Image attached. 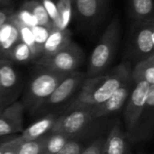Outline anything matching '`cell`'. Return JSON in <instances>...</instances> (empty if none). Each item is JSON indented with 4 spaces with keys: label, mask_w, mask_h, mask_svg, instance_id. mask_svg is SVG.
Returning <instances> with one entry per match:
<instances>
[{
    "label": "cell",
    "mask_w": 154,
    "mask_h": 154,
    "mask_svg": "<svg viewBox=\"0 0 154 154\" xmlns=\"http://www.w3.org/2000/svg\"><path fill=\"white\" fill-rule=\"evenodd\" d=\"M107 134H102L99 137H97L88 148H86L81 152V154H102L103 147H104Z\"/></svg>",
    "instance_id": "obj_26"
},
{
    "label": "cell",
    "mask_w": 154,
    "mask_h": 154,
    "mask_svg": "<svg viewBox=\"0 0 154 154\" xmlns=\"http://www.w3.org/2000/svg\"><path fill=\"white\" fill-rule=\"evenodd\" d=\"M131 79L134 82L146 81L154 85V54L136 62L131 70Z\"/></svg>",
    "instance_id": "obj_20"
},
{
    "label": "cell",
    "mask_w": 154,
    "mask_h": 154,
    "mask_svg": "<svg viewBox=\"0 0 154 154\" xmlns=\"http://www.w3.org/2000/svg\"><path fill=\"white\" fill-rule=\"evenodd\" d=\"M153 0H129V14L135 22L153 19Z\"/></svg>",
    "instance_id": "obj_21"
},
{
    "label": "cell",
    "mask_w": 154,
    "mask_h": 154,
    "mask_svg": "<svg viewBox=\"0 0 154 154\" xmlns=\"http://www.w3.org/2000/svg\"><path fill=\"white\" fill-rule=\"evenodd\" d=\"M150 85L146 81L134 82V88L126 101L124 109V122L125 133L131 130L141 115L150 91Z\"/></svg>",
    "instance_id": "obj_10"
},
{
    "label": "cell",
    "mask_w": 154,
    "mask_h": 154,
    "mask_svg": "<svg viewBox=\"0 0 154 154\" xmlns=\"http://www.w3.org/2000/svg\"><path fill=\"white\" fill-rule=\"evenodd\" d=\"M116 121L109 119V117L95 119L86 128L69 137L57 154H81L97 137L107 134Z\"/></svg>",
    "instance_id": "obj_7"
},
{
    "label": "cell",
    "mask_w": 154,
    "mask_h": 154,
    "mask_svg": "<svg viewBox=\"0 0 154 154\" xmlns=\"http://www.w3.org/2000/svg\"><path fill=\"white\" fill-rule=\"evenodd\" d=\"M60 115V114H49L39 117L40 119L22 131L20 137L25 140H34L46 136L52 131Z\"/></svg>",
    "instance_id": "obj_17"
},
{
    "label": "cell",
    "mask_w": 154,
    "mask_h": 154,
    "mask_svg": "<svg viewBox=\"0 0 154 154\" xmlns=\"http://www.w3.org/2000/svg\"><path fill=\"white\" fill-rule=\"evenodd\" d=\"M102 154H129V141L118 121H116L106 135Z\"/></svg>",
    "instance_id": "obj_16"
},
{
    "label": "cell",
    "mask_w": 154,
    "mask_h": 154,
    "mask_svg": "<svg viewBox=\"0 0 154 154\" xmlns=\"http://www.w3.org/2000/svg\"><path fill=\"white\" fill-rule=\"evenodd\" d=\"M46 136L34 140H25L20 136L15 137L16 154H41Z\"/></svg>",
    "instance_id": "obj_25"
},
{
    "label": "cell",
    "mask_w": 154,
    "mask_h": 154,
    "mask_svg": "<svg viewBox=\"0 0 154 154\" xmlns=\"http://www.w3.org/2000/svg\"><path fill=\"white\" fill-rule=\"evenodd\" d=\"M33 59H36L34 51L22 40L10 51L5 58V60L16 63H26L32 60Z\"/></svg>",
    "instance_id": "obj_23"
},
{
    "label": "cell",
    "mask_w": 154,
    "mask_h": 154,
    "mask_svg": "<svg viewBox=\"0 0 154 154\" xmlns=\"http://www.w3.org/2000/svg\"><path fill=\"white\" fill-rule=\"evenodd\" d=\"M5 107V98H4L2 88H1V85H0V111L3 110Z\"/></svg>",
    "instance_id": "obj_29"
},
{
    "label": "cell",
    "mask_w": 154,
    "mask_h": 154,
    "mask_svg": "<svg viewBox=\"0 0 154 154\" xmlns=\"http://www.w3.org/2000/svg\"><path fill=\"white\" fill-rule=\"evenodd\" d=\"M12 0H0V5H3V6H5L7 5Z\"/></svg>",
    "instance_id": "obj_30"
},
{
    "label": "cell",
    "mask_w": 154,
    "mask_h": 154,
    "mask_svg": "<svg viewBox=\"0 0 154 154\" xmlns=\"http://www.w3.org/2000/svg\"><path fill=\"white\" fill-rule=\"evenodd\" d=\"M72 6V0H57L55 5L56 18L53 21V24L57 29H67L71 17Z\"/></svg>",
    "instance_id": "obj_22"
},
{
    "label": "cell",
    "mask_w": 154,
    "mask_h": 154,
    "mask_svg": "<svg viewBox=\"0 0 154 154\" xmlns=\"http://www.w3.org/2000/svg\"><path fill=\"white\" fill-rule=\"evenodd\" d=\"M2 154H16L15 151V137L0 144Z\"/></svg>",
    "instance_id": "obj_27"
},
{
    "label": "cell",
    "mask_w": 154,
    "mask_h": 154,
    "mask_svg": "<svg viewBox=\"0 0 154 154\" xmlns=\"http://www.w3.org/2000/svg\"><path fill=\"white\" fill-rule=\"evenodd\" d=\"M70 42L71 35L68 29L60 30L54 28L48 32L45 41L42 45V52L40 57L51 56L64 48Z\"/></svg>",
    "instance_id": "obj_18"
},
{
    "label": "cell",
    "mask_w": 154,
    "mask_h": 154,
    "mask_svg": "<svg viewBox=\"0 0 154 154\" xmlns=\"http://www.w3.org/2000/svg\"><path fill=\"white\" fill-rule=\"evenodd\" d=\"M0 85L5 106L17 101L22 91L20 76L12 62L5 59H0Z\"/></svg>",
    "instance_id": "obj_11"
},
{
    "label": "cell",
    "mask_w": 154,
    "mask_h": 154,
    "mask_svg": "<svg viewBox=\"0 0 154 154\" xmlns=\"http://www.w3.org/2000/svg\"><path fill=\"white\" fill-rule=\"evenodd\" d=\"M95 120L89 106H69L60 115L51 132H59L69 137L73 136Z\"/></svg>",
    "instance_id": "obj_8"
},
{
    "label": "cell",
    "mask_w": 154,
    "mask_h": 154,
    "mask_svg": "<svg viewBox=\"0 0 154 154\" xmlns=\"http://www.w3.org/2000/svg\"><path fill=\"white\" fill-rule=\"evenodd\" d=\"M32 76L23 94L22 104L24 110L33 115L53 92L59 83L68 75L38 67Z\"/></svg>",
    "instance_id": "obj_4"
},
{
    "label": "cell",
    "mask_w": 154,
    "mask_h": 154,
    "mask_svg": "<svg viewBox=\"0 0 154 154\" xmlns=\"http://www.w3.org/2000/svg\"><path fill=\"white\" fill-rule=\"evenodd\" d=\"M84 60L83 50L72 41L56 53L40 57L36 60L37 66L62 74L77 71Z\"/></svg>",
    "instance_id": "obj_5"
},
{
    "label": "cell",
    "mask_w": 154,
    "mask_h": 154,
    "mask_svg": "<svg viewBox=\"0 0 154 154\" xmlns=\"http://www.w3.org/2000/svg\"><path fill=\"white\" fill-rule=\"evenodd\" d=\"M13 14H14V11L12 8H9V7L0 8V28L7 22L9 17Z\"/></svg>",
    "instance_id": "obj_28"
},
{
    "label": "cell",
    "mask_w": 154,
    "mask_h": 154,
    "mask_svg": "<svg viewBox=\"0 0 154 154\" xmlns=\"http://www.w3.org/2000/svg\"><path fill=\"white\" fill-rule=\"evenodd\" d=\"M86 78V73L78 70L68 74L32 116L42 117L65 112L76 99Z\"/></svg>",
    "instance_id": "obj_2"
},
{
    "label": "cell",
    "mask_w": 154,
    "mask_h": 154,
    "mask_svg": "<svg viewBox=\"0 0 154 154\" xmlns=\"http://www.w3.org/2000/svg\"><path fill=\"white\" fill-rule=\"evenodd\" d=\"M154 129V85L151 86L145 106L134 126L126 134L131 143H139L148 140Z\"/></svg>",
    "instance_id": "obj_9"
},
{
    "label": "cell",
    "mask_w": 154,
    "mask_h": 154,
    "mask_svg": "<svg viewBox=\"0 0 154 154\" xmlns=\"http://www.w3.org/2000/svg\"><path fill=\"white\" fill-rule=\"evenodd\" d=\"M69 139L64 134L59 132H51L45 138L41 154H57Z\"/></svg>",
    "instance_id": "obj_24"
},
{
    "label": "cell",
    "mask_w": 154,
    "mask_h": 154,
    "mask_svg": "<svg viewBox=\"0 0 154 154\" xmlns=\"http://www.w3.org/2000/svg\"><path fill=\"white\" fill-rule=\"evenodd\" d=\"M24 108L21 101H15L0 111V136H5L23 130Z\"/></svg>",
    "instance_id": "obj_13"
},
{
    "label": "cell",
    "mask_w": 154,
    "mask_h": 154,
    "mask_svg": "<svg viewBox=\"0 0 154 154\" xmlns=\"http://www.w3.org/2000/svg\"><path fill=\"white\" fill-rule=\"evenodd\" d=\"M23 9L26 10L34 18L37 26L42 27L49 32L56 28L43 4L39 0H30L23 4Z\"/></svg>",
    "instance_id": "obj_19"
},
{
    "label": "cell",
    "mask_w": 154,
    "mask_h": 154,
    "mask_svg": "<svg viewBox=\"0 0 154 154\" xmlns=\"http://www.w3.org/2000/svg\"><path fill=\"white\" fill-rule=\"evenodd\" d=\"M134 85V82L132 80V79H130L102 104L91 106L94 118L98 119L109 117L110 116L120 112L121 109L125 107Z\"/></svg>",
    "instance_id": "obj_12"
},
{
    "label": "cell",
    "mask_w": 154,
    "mask_h": 154,
    "mask_svg": "<svg viewBox=\"0 0 154 154\" xmlns=\"http://www.w3.org/2000/svg\"><path fill=\"white\" fill-rule=\"evenodd\" d=\"M153 19L135 22L129 37L128 57L138 62L153 55Z\"/></svg>",
    "instance_id": "obj_6"
},
{
    "label": "cell",
    "mask_w": 154,
    "mask_h": 154,
    "mask_svg": "<svg viewBox=\"0 0 154 154\" xmlns=\"http://www.w3.org/2000/svg\"><path fill=\"white\" fill-rule=\"evenodd\" d=\"M121 36V23L115 18L106 28L98 43L94 48L88 61L87 78L104 74L111 65Z\"/></svg>",
    "instance_id": "obj_3"
},
{
    "label": "cell",
    "mask_w": 154,
    "mask_h": 154,
    "mask_svg": "<svg viewBox=\"0 0 154 154\" xmlns=\"http://www.w3.org/2000/svg\"><path fill=\"white\" fill-rule=\"evenodd\" d=\"M22 40L20 21L14 13L0 28V59H5L10 51Z\"/></svg>",
    "instance_id": "obj_15"
},
{
    "label": "cell",
    "mask_w": 154,
    "mask_h": 154,
    "mask_svg": "<svg viewBox=\"0 0 154 154\" xmlns=\"http://www.w3.org/2000/svg\"><path fill=\"white\" fill-rule=\"evenodd\" d=\"M131 70L130 62L123 61L106 74L86 78L71 105L95 106L102 104L131 79Z\"/></svg>",
    "instance_id": "obj_1"
},
{
    "label": "cell",
    "mask_w": 154,
    "mask_h": 154,
    "mask_svg": "<svg viewBox=\"0 0 154 154\" xmlns=\"http://www.w3.org/2000/svg\"><path fill=\"white\" fill-rule=\"evenodd\" d=\"M77 16L87 24H96L103 17L109 0H72Z\"/></svg>",
    "instance_id": "obj_14"
}]
</instances>
